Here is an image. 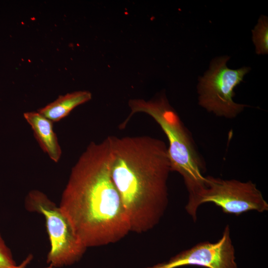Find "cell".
I'll list each match as a JSON object with an SVG mask.
<instances>
[{"instance_id":"cell-1","label":"cell","mask_w":268,"mask_h":268,"mask_svg":"<svg viewBox=\"0 0 268 268\" xmlns=\"http://www.w3.org/2000/svg\"><path fill=\"white\" fill-rule=\"evenodd\" d=\"M109 137L91 142L72 168L60 207L84 246L115 243L131 232L110 170Z\"/></svg>"},{"instance_id":"cell-2","label":"cell","mask_w":268,"mask_h":268,"mask_svg":"<svg viewBox=\"0 0 268 268\" xmlns=\"http://www.w3.org/2000/svg\"><path fill=\"white\" fill-rule=\"evenodd\" d=\"M111 177L121 197L131 232L152 229L168 203L171 171L167 147L148 136H109Z\"/></svg>"},{"instance_id":"cell-3","label":"cell","mask_w":268,"mask_h":268,"mask_svg":"<svg viewBox=\"0 0 268 268\" xmlns=\"http://www.w3.org/2000/svg\"><path fill=\"white\" fill-rule=\"evenodd\" d=\"M129 105L131 112L127 121L136 113H144L158 123L166 134L169 142L167 150L171 171L177 172L184 179L189 194L185 209L195 221L200 207V197L205 187V177L202 175V160L190 133L164 96L150 101L132 99Z\"/></svg>"},{"instance_id":"cell-4","label":"cell","mask_w":268,"mask_h":268,"mask_svg":"<svg viewBox=\"0 0 268 268\" xmlns=\"http://www.w3.org/2000/svg\"><path fill=\"white\" fill-rule=\"evenodd\" d=\"M25 206L45 218L50 243L47 258L49 265L55 268L70 266L81 258L87 248L59 205L42 192L32 190L26 196Z\"/></svg>"},{"instance_id":"cell-5","label":"cell","mask_w":268,"mask_h":268,"mask_svg":"<svg viewBox=\"0 0 268 268\" xmlns=\"http://www.w3.org/2000/svg\"><path fill=\"white\" fill-rule=\"evenodd\" d=\"M229 57L214 59L209 69L200 78L198 85L200 105L217 116L235 118L245 105L234 102V88L243 79L250 68L243 67L231 69L226 66Z\"/></svg>"},{"instance_id":"cell-6","label":"cell","mask_w":268,"mask_h":268,"mask_svg":"<svg viewBox=\"0 0 268 268\" xmlns=\"http://www.w3.org/2000/svg\"><path fill=\"white\" fill-rule=\"evenodd\" d=\"M211 202L219 207L224 213L236 215L255 210H268V204L261 192L251 181L224 180L205 177L204 188L199 199V205Z\"/></svg>"},{"instance_id":"cell-7","label":"cell","mask_w":268,"mask_h":268,"mask_svg":"<svg viewBox=\"0 0 268 268\" xmlns=\"http://www.w3.org/2000/svg\"><path fill=\"white\" fill-rule=\"evenodd\" d=\"M195 266L206 268H238L235 251L226 225L221 237L215 242H200L167 261L145 268H177Z\"/></svg>"},{"instance_id":"cell-8","label":"cell","mask_w":268,"mask_h":268,"mask_svg":"<svg viewBox=\"0 0 268 268\" xmlns=\"http://www.w3.org/2000/svg\"><path fill=\"white\" fill-rule=\"evenodd\" d=\"M23 116L30 126L35 138L43 151L52 161L58 162L62 151L53 130V122L38 112H25Z\"/></svg>"},{"instance_id":"cell-9","label":"cell","mask_w":268,"mask_h":268,"mask_svg":"<svg viewBox=\"0 0 268 268\" xmlns=\"http://www.w3.org/2000/svg\"><path fill=\"white\" fill-rule=\"evenodd\" d=\"M88 91H77L60 96L57 99L37 112L52 122H57L67 116L76 107L91 99Z\"/></svg>"},{"instance_id":"cell-10","label":"cell","mask_w":268,"mask_h":268,"mask_svg":"<svg viewBox=\"0 0 268 268\" xmlns=\"http://www.w3.org/2000/svg\"><path fill=\"white\" fill-rule=\"evenodd\" d=\"M253 40L258 54L268 53V21L267 16L262 15L252 30Z\"/></svg>"},{"instance_id":"cell-11","label":"cell","mask_w":268,"mask_h":268,"mask_svg":"<svg viewBox=\"0 0 268 268\" xmlns=\"http://www.w3.org/2000/svg\"><path fill=\"white\" fill-rule=\"evenodd\" d=\"M17 266L10 249L0 234V268H15Z\"/></svg>"},{"instance_id":"cell-12","label":"cell","mask_w":268,"mask_h":268,"mask_svg":"<svg viewBox=\"0 0 268 268\" xmlns=\"http://www.w3.org/2000/svg\"><path fill=\"white\" fill-rule=\"evenodd\" d=\"M32 256L31 255H29L19 265H17L15 268H25L27 265L30 263L32 259ZM43 268H55L52 266L49 265L48 267H44Z\"/></svg>"}]
</instances>
